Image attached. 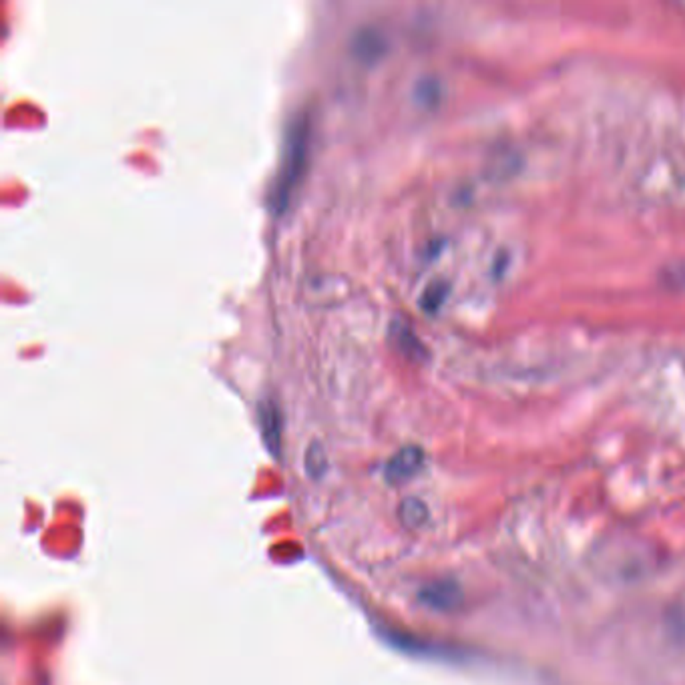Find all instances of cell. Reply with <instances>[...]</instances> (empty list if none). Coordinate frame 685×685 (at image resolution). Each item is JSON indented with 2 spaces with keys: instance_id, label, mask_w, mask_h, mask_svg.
<instances>
[{
  "instance_id": "cell-1",
  "label": "cell",
  "mask_w": 685,
  "mask_h": 685,
  "mask_svg": "<svg viewBox=\"0 0 685 685\" xmlns=\"http://www.w3.org/2000/svg\"><path fill=\"white\" fill-rule=\"evenodd\" d=\"M312 113L306 109L298 111L285 131L282 163L277 167L270 191V211L274 216H282L290 209L301 182H304L309 149H312Z\"/></svg>"
},
{
  "instance_id": "cell-2",
  "label": "cell",
  "mask_w": 685,
  "mask_h": 685,
  "mask_svg": "<svg viewBox=\"0 0 685 685\" xmlns=\"http://www.w3.org/2000/svg\"><path fill=\"white\" fill-rule=\"evenodd\" d=\"M388 51V38L374 24H364L350 37V53L362 64H376Z\"/></svg>"
},
{
  "instance_id": "cell-3",
  "label": "cell",
  "mask_w": 685,
  "mask_h": 685,
  "mask_svg": "<svg viewBox=\"0 0 685 685\" xmlns=\"http://www.w3.org/2000/svg\"><path fill=\"white\" fill-rule=\"evenodd\" d=\"M422 462H424V454L420 448L406 446L388 461L385 469V477L386 480H390V483H402V480L410 478L414 472H419Z\"/></svg>"
},
{
  "instance_id": "cell-4",
  "label": "cell",
  "mask_w": 685,
  "mask_h": 685,
  "mask_svg": "<svg viewBox=\"0 0 685 685\" xmlns=\"http://www.w3.org/2000/svg\"><path fill=\"white\" fill-rule=\"evenodd\" d=\"M259 422H262V432L267 446H270L272 452L280 451V430H282V422H280V412H277V406L274 402H264L259 406Z\"/></svg>"
},
{
  "instance_id": "cell-5",
  "label": "cell",
  "mask_w": 685,
  "mask_h": 685,
  "mask_svg": "<svg viewBox=\"0 0 685 685\" xmlns=\"http://www.w3.org/2000/svg\"><path fill=\"white\" fill-rule=\"evenodd\" d=\"M398 515H401V520L406 527H420L424 520L428 519V511L420 501L406 499L401 504V512H398Z\"/></svg>"
},
{
  "instance_id": "cell-6",
  "label": "cell",
  "mask_w": 685,
  "mask_h": 685,
  "mask_svg": "<svg viewBox=\"0 0 685 685\" xmlns=\"http://www.w3.org/2000/svg\"><path fill=\"white\" fill-rule=\"evenodd\" d=\"M446 293H448V285L444 282L430 283L428 288L424 290V293H422L420 304H422L424 309H427V312H435V309H438V306L444 301Z\"/></svg>"
},
{
  "instance_id": "cell-7",
  "label": "cell",
  "mask_w": 685,
  "mask_h": 685,
  "mask_svg": "<svg viewBox=\"0 0 685 685\" xmlns=\"http://www.w3.org/2000/svg\"><path fill=\"white\" fill-rule=\"evenodd\" d=\"M306 467L308 470L312 472L314 477H320L324 472V467H326V456H324V451L317 444H312L308 448L306 452Z\"/></svg>"
}]
</instances>
